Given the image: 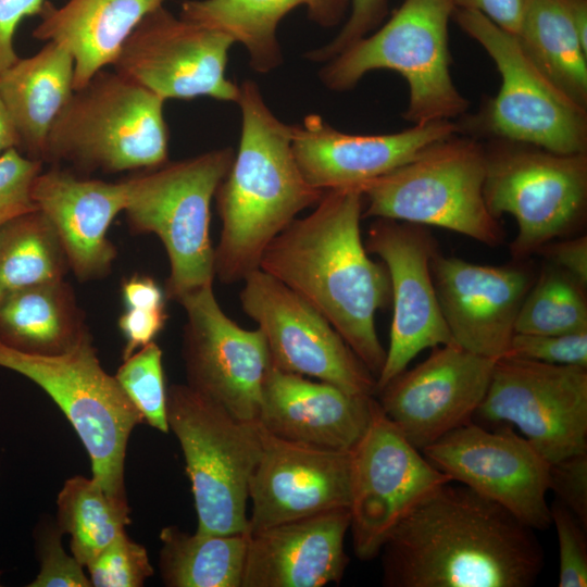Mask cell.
<instances>
[{"label": "cell", "instance_id": "cell-1", "mask_svg": "<svg viewBox=\"0 0 587 587\" xmlns=\"http://www.w3.org/2000/svg\"><path fill=\"white\" fill-rule=\"evenodd\" d=\"M378 555L387 587H529L545 563L533 528L452 482L414 504Z\"/></svg>", "mask_w": 587, "mask_h": 587}, {"label": "cell", "instance_id": "cell-2", "mask_svg": "<svg viewBox=\"0 0 587 587\" xmlns=\"http://www.w3.org/2000/svg\"><path fill=\"white\" fill-rule=\"evenodd\" d=\"M359 186L325 190L313 211L296 217L265 249L260 270L320 312L376 377L386 358L375 315L391 300L386 266L363 243Z\"/></svg>", "mask_w": 587, "mask_h": 587}, {"label": "cell", "instance_id": "cell-3", "mask_svg": "<svg viewBox=\"0 0 587 587\" xmlns=\"http://www.w3.org/2000/svg\"><path fill=\"white\" fill-rule=\"evenodd\" d=\"M237 103L239 145L215 193L221 234L214 273L224 284L243 282L259 270L272 240L325 192L303 176L291 147V125L271 111L253 80L239 86Z\"/></svg>", "mask_w": 587, "mask_h": 587}, {"label": "cell", "instance_id": "cell-4", "mask_svg": "<svg viewBox=\"0 0 587 587\" xmlns=\"http://www.w3.org/2000/svg\"><path fill=\"white\" fill-rule=\"evenodd\" d=\"M454 10L450 0H403L382 27L325 62L322 83L346 91L372 71L390 70L408 85L405 121L420 125L462 117L470 102L452 79L448 45Z\"/></svg>", "mask_w": 587, "mask_h": 587}, {"label": "cell", "instance_id": "cell-5", "mask_svg": "<svg viewBox=\"0 0 587 587\" xmlns=\"http://www.w3.org/2000/svg\"><path fill=\"white\" fill-rule=\"evenodd\" d=\"M164 102L103 68L74 90L48 136L43 162L104 173L162 165L168 153Z\"/></svg>", "mask_w": 587, "mask_h": 587}, {"label": "cell", "instance_id": "cell-6", "mask_svg": "<svg viewBox=\"0 0 587 587\" xmlns=\"http://www.w3.org/2000/svg\"><path fill=\"white\" fill-rule=\"evenodd\" d=\"M485 145L454 134L394 171L359 185L363 217L445 228L487 246L503 240L484 198Z\"/></svg>", "mask_w": 587, "mask_h": 587}, {"label": "cell", "instance_id": "cell-7", "mask_svg": "<svg viewBox=\"0 0 587 587\" xmlns=\"http://www.w3.org/2000/svg\"><path fill=\"white\" fill-rule=\"evenodd\" d=\"M234 155L230 148L215 149L176 162L166 161L124 180L123 212L134 230L152 233L163 243L170 263L165 296L176 302L213 285L211 203Z\"/></svg>", "mask_w": 587, "mask_h": 587}, {"label": "cell", "instance_id": "cell-8", "mask_svg": "<svg viewBox=\"0 0 587 587\" xmlns=\"http://www.w3.org/2000/svg\"><path fill=\"white\" fill-rule=\"evenodd\" d=\"M452 18L488 53L501 77L498 93L457 123L460 133L561 154L587 152V109L535 64L514 34L476 11L455 9Z\"/></svg>", "mask_w": 587, "mask_h": 587}, {"label": "cell", "instance_id": "cell-9", "mask_svg": "<svg viewBox=\"0 0 587 587\" xmlns=\"http://www.w3.org/2000/svg\"><path fill=\"white\" fill-rule=\"evenodd\" d=\"M0 366L42 388L65 414L91 462L92 478L127 509L125 458L133 429L143 422L115 376L102 367L90 334L59 354H36L0 341Z\"/></svg>", "mask_w": 587, "mask_h": 587}, {"label": "cell", "instance_id": "cell-10", "mask_svg": "<svg viewBox=\"0 0 587 587\" xmlns=\"http://www.w3.org/2000/svg\"><path fill=\"white\" fill-rule=\"evenodd\" d=\"M166 416L185 458L197 532L248 533L249 482L261 454L258 422L233 417L187 384L167 389Z\"/></svg>", "mask_w": 587, "mask_h": 587}, {"label": "cell", "instance_id": "cell-11", "mask_svg": "<svg viewBox=\"0 0 587 587\" xmlns=\"http://www.w3.org/2000/svg\"><path fill=\"white\" fill-rule=\"evenodd\" d=\"M485 145V143H484ZM484 198L492 216L514 217L515 260L573 230L587 205V152L561 154L507 140L485 145Z\"/></svg>", "mask_w": 587, "mask_h": 587}, {"label": "cell", "instance_id": "cell-12", "mask_svg": "<svg viewBox=\"0 0 587 587\" xmlns=\"http://www.w3.org/2000/svg\"><path fill=\"white\" fill-rule=\"evenodd\" d=\"M452 482L385 415L376 400L350 451V527L355 555L378 557L403 515L435 488Z\"/></svg>", "mask_w": 587, "mask_h": 587}, {"label": "cell", "instance_id": "cell-13", "mask_svg": "<svg viewBox=\"0 0 587 587\" xmlns=\"http://www.w3.org/2000/svg\"><path fill=\"white\" fill-rule=\"evenodd\" d=\"M475 415L515 426L551 464L587 451V367L497 359Z\"/></svg>", "mask_w": 587, "mask_h": 587}, {"label": "cell", "instance_id": "cell-14", "mask_svg": "<svg viewBox=\"0 0 587 587\" xmlns=\"http://www.w3.org/2000/svg\"><path fill=\"white\" fill-rule=\"evenodd\" d=\"M242 283L240 305L263 333L276 367L353 395L377 392L376 377L302 297L260 268Z\"/></svg>", "mask_w": 587, "mask_h": 587}, {"label": "cell", "instance_id": "cell-15", "mask_svg": "<svg viewBox=\"0 0 587 587\" xmlns=\"http://www.w3.org/2000/svg\"><path fill=\"white\" fill-rule=\"evenodd\" d=\"M234 43L226 34L177 17L162 5L137 25L112 66L164 101L210 97L237 102L239 86L226 77Z\"/></svg>", "mask_w": 587, "mask_h": 587}, {"label": "cell", "instance_id": "cell-16", "mask_svg": "<svg viewBox=\"0 0 587 587\" xmlns=\"http://www.w3.org/2000/svg\"><path fill=\"white\" fill-rule=\"evenodd\" d=\"M452 482L498 503L534 530L552 526L550 463L510 427L466 423L421 450Z\"/></svg>", "mask_w": 587, "mask_h": 587}, {"label": "cell", "instance_id": "cell-17", "mask_svg": "<svg viewBox=\"0 0 587 587\" xmlns=\"http://www.w3.org/2000/svg\"><path fill=\"white\" fill-rule=\"evenodd\" d=\"M183 359L187 385L233 417L258 422L272 364L263 333L240 327L222 310L213 285L183 297Z\"/></svg>", "mask_w": 587, "mask_h": 587}, {"label": "cell", "instance_id": "cell-18", "mask_svg": "<svg viewBox=\"0 0 587 587\" xmlns=\"http://www.w3.org/2000/svg\"><path fill=\"white\" fill-rule=\"evenodd\" d=\"M387 268L392 301L389 347L377 392L426 348L454 344L436 295L430 264L438 252L426 226L376 218L365 243Z\"/></svg>", "mask_w": 587, "mask_h": 587}, {"label": "cell", "instance_id": "cell-19", "mask_svg": "<svg viewBox=\"0 0 587 587\" xmlns=\"http://www.w3.org/2000/svg\"><path fill=\"white\" fill-rule=\"evenodd\" d=\"M497 360L450 344L404 370L379 391L385 415L419 450L471 422L489 386Z\"/></svg>", "mask_w": 587, "mask_h": 587}, {"label": "cell", "instance_id": "cell-20", "mask_svg": "<svg viewBox=\"0 0 587 587\" xmlns=\"http://www.w3.org/2000/svg\"><path fill=\"white\" fill-rule=\"evenodd\" d=\"M260 433L261 454L248 489L252 503L248 533L349 509L350 451L287 441L261 426Z\"/></svg>", "mask_w": 587, "mask_h": 587}, {"label": "cell", "instance_id": "cell-21", "mask_svg": "<svg viewBox=\"0 0 587 587\" xmlns=\"http://www.w3.org/2000/svg\"><path fill=\"white\" fill-rule=\"evenodd\" d=\"M430 270L454 344L486 358L503 357L532 286L529 273L519 266L480 265L439 252L434 255Z\"/></svg>", "mask_w": 587, "mask_h": 587}, {"label": "cell", "instance_id": "cell-22", "mask_svg": "<svg viewBox=\"0 0 587 587\" xmlns=\"http://www.w3.org/2000/svg\"><path fill=\"white\" fill-rule=\"evenodd\" d=\"M458 133L455 122L437 121L391 134H348L311 114L291 125V147L305 179L327 190L385 175L427 146Z\"/></svg>", "mask_w": 587, "mask_h": 587}, {"label": "cell", "instance_id": "cell-23", "mask_svg": "<svg viewBox=\"0 0 587 587\" xmlns=\"http://www.w3.org/2000/svg\"><path fill=\"white\" fill-rule=\"evenodd\" d=\"M376 399L271 364L259 425L268 434L321 449L351 451L364 434Z\"/></svg>", "mask_w": 587, "mask_h": 587}, {"label": "cell", "instance_id": "cell-24", "mask_svg": "<svg viewBox=\"0 0 587 587\" xmlns=\"http://www.w3.org/2000/svg\"><path fill=\"white\" fill-rule=\"evenodd\" d=\"M349 509H336L249 534L241 587H322L340 582L349 558Z\"/></svg>", "mask_w": 587, "mask_h": 587}, {"label": "cell", "instance_id": "cell-25", "mask_svg": "<svg viewBox=\"0 0 587 587\" xmlns=\"http://www.w3.org/2000/svg\"><path fill=\"white\" fill-rule=\"evenodd\" d=\"M32 198L54 227L76 277L89 280L107 275L116 257L107 234L125 209L124 180L83 178L55 166L37 175Z\"/></svg>", "mask_w": 587, "mask_h": 587}, {"label": "cell", "instance_id": "cell-26", "mask_svg": "<svg viewBox=\"0 0 587 587\" xmlns=\"http://www.w3.org/2000/svg\"><path fill=\"white\" fill-rule=\"evenodd\" d=\"M164 0L45 1L33 37L65 48L74 61V90L113 65L137 25Z\"/></svg>", "mask_w": 587, "mask_h": 587}, {"label": "cell", "instance_id": "cell-27", "mask_svg": "<svg viewBox=\"0 0 587 587\" xmlns=\"http://www.w3.org/2000/svg\"><path fill=\"white\" fill-rule=\"evenodd\" d=\"M73 92V58L52 41L0 75V97L16 128L18 151L43 163L48 136Z\"/></svg>", "mask_w": 587, "mask_h": 587}, {"label": "cell", "instance_id": "cell-28", "mask_svg": "<svg viewBox=\"0 0 587 587\" xmlns=\"http://www.w3.org/2000/svg\"><path fill=\"white\" fill-rule=\"evenodd\" d=\"M350 0H186L180 16L218 30L245 47L250 66L266 74L283 63L277 27L291 10L304 5L311 21L337 25Z\"/></svg>", "mask_w": 587, "mask_h": 587}, {"label": "cell", "instance_id": "cell-29", "mask_svg": "<svg viewBox=\"0 0 587 587\" xmlns=\"http://www.w3.org/2000/svg\"><path fill=\"white\" fill-rule=\"evenodd\" d=\"M88 333L64 279L26 287L0 300V341L13 349L59 354Z\"/></svg>", "mask_w": 587, "mask_h": 587}, {"label": "cell", "instance_id": "cell-30", "mask_svg": "<svg viewBox=\"0 0 587 587\" xmlns=\"http://www.w3.org/2000/svg\"><path fill=\"white\" fill-rule=\"evenodd\" d=\"M515 36L535 64L587 109V46L578 37L563 0H527Z\"/></svg>", "mask_w": 587, "mask_h": 587}, {"label": "cell", "instance_id": "cell-31", "mask_svg": "<svg viewBox=\"0 0 587 587\" xmlns=\"http://www.w3.org/2000/svg\"><path fill=\"white\" fill-rule=\"evenodd\" d=\"M159 567L170 587H241L249 534L160 533Z\"/></svg>", "mask_w": 587, "mask_h": 587}, {"label": "cell", "instance_id": "cell-32", "mask_svg": "<svg viewBox=\"0 0 587 587\" xmlns=\"http://www.w3.org/2000/svg\"><path fill=\"white\" fill-rule=\"evenodd\" d=\"M68 268L62 242L39 210L0 227V300L26 287L64 279Z\"/></svg>", "mask_w": 587, "mask_h": 587}, {"label": "cell", "instance_id": "cell-33", "mask_svg": "<svg viewBox=\"0 0 587 587\" xmlns=\"http://www.w3.org/2000/svg\"><path fill=\"white\" fill-rule=\"evenodd\" d=\"M58 527L71 536V551L84 566L129 523V510L117 505L96 479L73 476L57 497Z\"/></svg>", "mask_w": 587, "mask_h": 587}, {"label": "cell", "instance_id": "cell-34", "mask_svg": "<svg viewBox=\"0 0 587 587\" xmlns=\"http://www.w3.org/2000/svg\"><path fill=\"white\" fill-rule=\"evenodd\" d=\"M583 288L559 268L545 271L521 304L515 333L560 335L587 332V303Z\"/></svg>", "mask_w": 587, "mask_h": 587}, {"label": "cell", "instance_id": "cell-35", "mask_svg": "<svg viewBox=\"0 0 587 587\" xmlns=\"http://www.w3.org/2000/svg\"><path fill=\"white\" fill-rule=\"evenodd\" d=\"M162 350L151 341L124 359L114 375L120 386L151 427L167 434L166 391Z\"/></svg>", "mask_w": 587, "mask_h": 587}, {"label": "cell", "instance_id": "cell-36", "mask_svg": "<svg viewBox=\"0 0 587 587\" xmlns=\"http://www.w3.org/2000/svg\"><path fill=\"white\" fill-rule=\"evenodd\" d=\"M86 569L91 586L140 587L153 575L147 550L121 533Z\"/></svg>", "mask_w": 587, "mask_h": 587}, {"label": "cell", "instance_id": "cell-37", "mask_svg": "<svg viewBox=\"0 0 587 587\" xmlns=\"http://www.w3.org/2000/svg\"><path fill=\"white\" fill-rule=\"evenodd\" d=\"M42 171V162L11 148L0 154V227L13 218L37 210L32 187Z\"/></svg>", "mask_w": 587, "mask_h": 587}, {"label": "cell", "instance_id": "cell-38", "mask_svg": "<svg viewBox=\"0 0 587 587\" xmlns=\"http://www.w3.org/2000/svg\"><path fill=\"white\" fill-rule=\"evenodd\" d=\"M503 357L587 367V332L560 335L515 333Z\"/></svg>", "mask_w": 587, "mask_h": 587}, {"label": "cell", "instance_id": "cell-39", "mask_svg": "<svg viewBox=\"0 0 587 587\" xmlns=\"http://www.w3.org/2000/svg\"><path fill=\"white\" fill-rule=\"evenodd\" d=\"M559 545V587L587 586V538L580 521L559 501L550 507Z\"/></svg>", "mask_w": 587, "mask_h": 587}, {"label": "cell", "instance_id": "cell-40", "mask_svg": "<svg viewBox=\"0 0 587 587\" xmlns=\"http://www.w3.org/2000/svg\"><path fill=\"white\" fill-rule=\"evenodd\" d=\"M62 532L47 526L40 532L38 551L40 570L30 587H90L89 577L74 555H68L62 547Z\"/></svg>", "mask_w": 587, "mask_h": 587}, {"label": "cell", "instance_id": "cell-41", "mask_svg": "<svg viewBox=\"0 0 587 587\" xmlns=\"http://www.w3.org/2000/svg\"><path fill=\"white\" fill-rule=\"evenodd\" d=\"M349 15L339 33L325 46L305 54L311 61L327 62L375 30L385 18L388 0H350Z\"/></svg>", "mask_w": 587, "mask_h": 587}, {"label": "cell", "instance_id": "cell-42", "mask_svg": "<svg viewBox=\"0 0 587 587\" xmlns=\"http://www.w3.org/2000/svg\"><path fill=\"white\" fill-rule=\"evenodd\" d=\"M549 490L587 527V451L550 464Z\"/></svg>", "mask_w": 587, "mask_h": 587}, {"label": "cell", "instance_id": "cell-43", "mask_svg": "<svg viewBox=\"0 0 587 587\" xmlns=\"http://www.w3.org/2000/svg\"><path fill=\"white\" fill-rule=\"evenodd\" d=\"M167 320L164 309L126 308L118 317V328L125 338L123 360L154 341Z\"/></svg>", "mask_w": 587, "mask_h": 587}, {"label": "cell", "instance_id": "cell-44", "mask_svg": "<svg viewBox=\"0 0 587 587\" xmlns=\"http://www.w3.org/2000/svg\"><path fill=\"white\" fill-rule=\"evenodd\" d=\"M46 0H0V75L20 58L14 39L24 18L39 15Z\"/></svg>", "mask_w": 587, "mask_h": 587}, {"label": "cell", "instance_id": "cell-45", "mask_svg": "<svg viewBox=\"0 0 587 587\" xmlns=\"http://www.w3.org/2000/svg\"><path fill=\"white\" fill-rule=\"evenodd\" d=\"M539 251L558 267L573 277L583 287L587 285V237L551 241Z\"/></svg>", "mask_w": 587, "mask_h": 587}, {"label": "cell", "instance_id": "cell-46", "mask_svg": "<svg viewBox=\"0 0 587 587\" xmlns=\"http://www.w3.org/2000/svg\"><path fill=\"white\" fill-rule=\"evenodd\" d=\"M455 9L476 11L516 35L527 0H450Z\"/></svg>", "mask_w": 587, "mask_h": 587}, {"label": "cell", "instance_id": "cell-47", "mask_svg": "<svg viewBox=\"0 0 587 587\" xmlns=\"http://www.w3.org/2000/svg\"><path fill=\"white\" fill-rule=\"evenodd\" d=\"M122 297L126 308H165V292L147 275L135 274L126 278L122 284Z\"/></svg>", "mask_w": 587, "mask_h": 587}, {"label": "cell", "instance_id": "cell-48", "mask_svg": "<svg viewBox=\"0 0 587 587\" xmlns=\"http://www.w3.org/2000/svg\"><path fill=\"white\" fill-rule=\"evenodd\" d=\"M563 2L578 37L587 46V0H563Z\"/></svg>", "mask_w": 587, "mask_h": 587}, {"label": "cell", "instance_id": "cell-49", "mask_svg": "<svg viewBox=\"0 0 587 587\" xmlns=\"http://www.w3.org/2000/svg\"><path fill=\"white\" fill-rule=\"evenodd\" d=\"M18 148V136L12 117L0 97V154Z\"/></svg>", "mask_w": 587, "mask_h": 587}]
</instances>
